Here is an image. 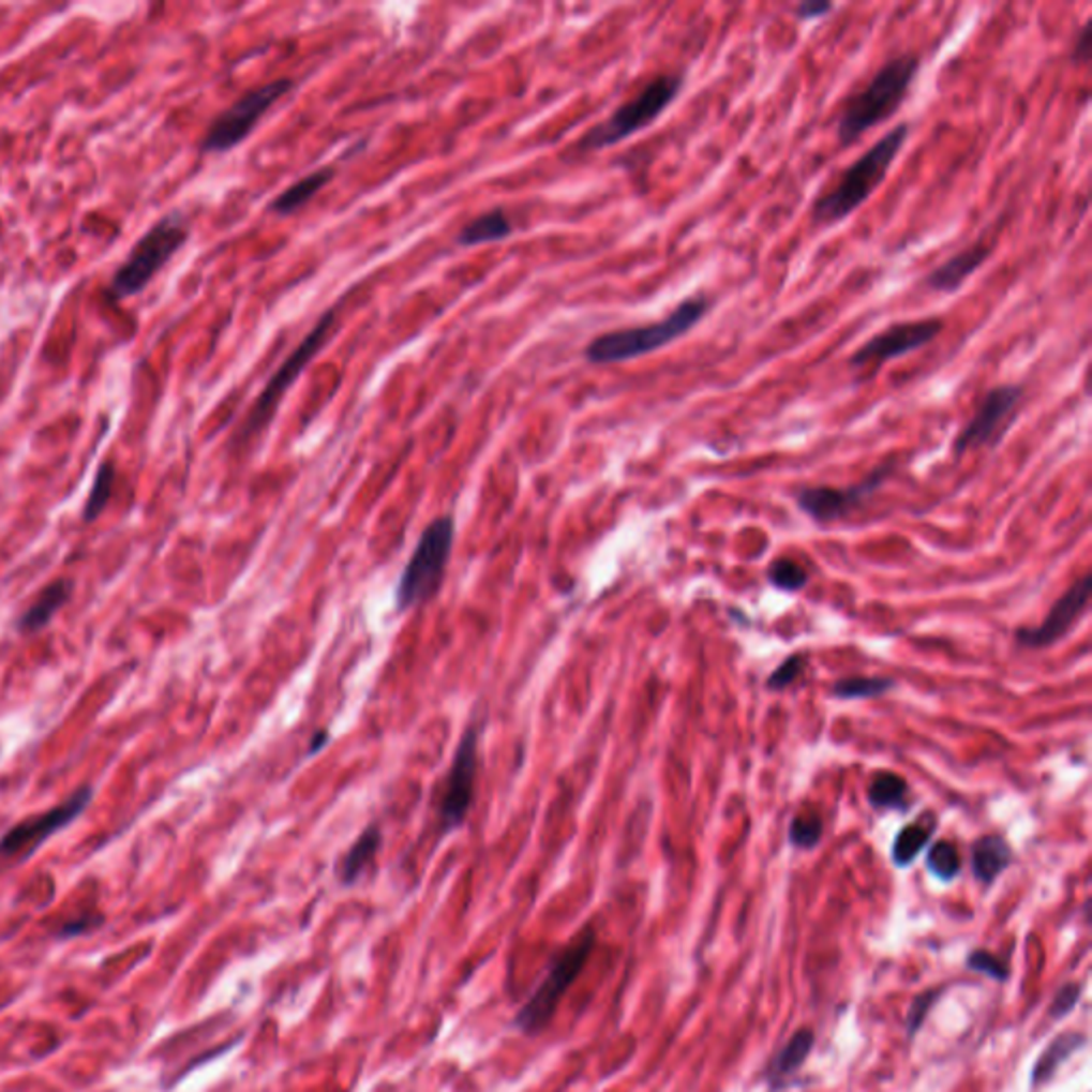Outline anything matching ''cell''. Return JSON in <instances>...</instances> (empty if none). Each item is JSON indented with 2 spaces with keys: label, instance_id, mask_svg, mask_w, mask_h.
<instances>
[{
  "label": "cell",
  "instance_id": "17",
  "mask_svg": "<svg viewBox=\"0 0 1092 1092\" xmlns=\"http://www.w3.org/2000/svg\"><path fill=\"white\" fill-rule=\"evenodd\" d=\"M335 174L338 171L331 165L310 171L308 176L293 182L284 193L273 197V201L269 204V212L275 216H290V214L299 212L312 197H316L335 178Z\"/></svg>",
  "mask_w": 1092,
  "mask_h": 1092
},
{
  "label": "cell",
  "instance_id": "26",
  "mask_svg": "<svg viewBox=\"0 0 1092 1092\" xmlns=\"http://www.w3.org/2000/svg\"><path fill=\"white\" fill-rule=\"evenodd\" d=\"M892 687H894V680H889V678L848 676L833 685V693L841 700H863V698L883 695Z\"/></svg>",
  "mask_w": 1092,
  "mask_h": 1092
},
{
  "label": "cell",
  "instance_id": "10",
  "mask_svg": "<svg viewBox=\"0 0 1092 1092\" xmlns=\"http://www.w3.org/2000/svg\"><path fill=\"white\" fill-rule=\"evenodd\" d=\"M1022 402H1024L1022 385L1005 383L988 389L979 400L973 417L954 439V454L960 457L969 450H979L999 444L1001 437L1009 432V428L1018 419Z\"/></svg>",
  "mask_w": 1092,
  "mask_h": 1092
},
{
  "label": "cell",
  "instance_id": "16",
  "mask_svg": "<svg viewBox=\"0 0 1092 1092\" xmlns=\"http://www.w3.org/2000/svg\"><path fill=\"white\" fill-rule=\"evenodd\" d=\"M990 252H992V248L988 241H977V243L962 248L960 252L952 254L947 260H943L939 267H934L924 278V282H922L924 288L939 293V295L958 293L964 286V282L986 265V260L990 258Z\"/></svg>",
  "mask_w": 1092,
  "mask_h": 1092
},
{
  "label": "cell",
  "instance_id": "35",
  "mask_svg": "<svg viewBox=\"0 0 1092 1092\" xmlns=\"http://www.w3.org/2000/svg\"><path fill=\"white\" fill-rule=\"evenodd\" d=\"M1092 51V34H1091V21H1087L1078 36H1076V45L1072 49V60L1078 62V64H1087L1091 60Z\"/></svg>",
  "mask_w": 1092,
  "mask_h": 1092
},
{
  "label": "cell",
  "instance_id": "21",
  "mask_svg": "<svg viewBox=\"0 0 1092 1092\" xmlns=\"http://www.w3.org/2000/svg\"><path fill=\"white\" fill-rule=\"evenodd\" d=\"M937 828V820L932 813H924L915 822L907 824L894 839L892 846V861L896 867H909L919 852L928 846Z\"/></svg>",
  "mask_w": 1092,
  "mask_h": 1092
},
{
  "label": "cell",
  "instance_id": "27",
  "mask_svg": "<svg viewBox=\"0 0 1092 1092\" xmlns=\"http://www.w3.org/2000/svg\"><path fill=\"white\" fill-rule=\"evenodd\" d=\"M114 480H116V467H114V463L105 461L99 467L96 476H94V482H92V489H90V495H88V502H86L84 519L88 523H92L103 512V508L107 506V502L111 497V491H114Z\"/></svg>",
  "mask_w": 1092,
  "mask_h": 1092
},
{
  "label": "cell",
  "instance_id": "15",
  "mask_svg": "<svg viewBox=\"0 0 1092 1092\" xmlns=\"http://www.w3.org/2000/svg\"><path fill=\"white\" fill-rule=\"evenodd\" d=\"M1092 577L1084 574L1069 592L1052 607L1048 617L1035 628H1020L1016 632V641L1029 649H1046L1059 643L1082 617L1091 598Z\"/></svg>",
  "mask_w": 1092,
  "mask_h": 1092
},
{
  "label": "cell",
  "instance_id": "32",
  "mask_svg": "<svg viewBox=\"0 0 1092 1092\" xmlns=\"http://www.w3.org/2000/svg\"><path fill=\"white\" fill-rule=\"evenodd\" d=\"M967 967L973 969V971H979L984 975H990L992 979H999V982H1005L1007 979V964L1003 960H999L997 956L984 952V949H977L973 954H969V960H967Z\"/></svg>",
  "mask_w": 1092,
  "mask_h": 1092
},
{
  "label": "cell",
  "instance_id": "1",
  "mask_svg": "<svg viewBox=\"0 0 1092 1092\" xmlns=\"http://www.w3.org/2000/svg\"><path fill=\"white\" fill-rule=\"evenodd\" d=\"M919 66L917 54H896L877 69L865 88L852 92L843 101L837 118V139L841 148L854 146L865 133L898 114L919 75Z\"/></svg>",
  "mask_w": 1092,
  "mask_h": 1092
},
{
  "label": "cell",
  "instance_id": "14",
  "mask_svg": "<svg viewBox=\"0 0 1092 1092\" xmlns=\"http://www.w3.org/2000/svg\"><path fill=\"white\" fill-rule=\"evenodd\" d=\"M90 798H92V790L88 786L79 788L62 805H58V807H54V809H49V811H45L41 816H32V818L15 824L0 839V856L11 858V856L24 854V852H32L47 837L56 835L58 831H62L64 826L75 822L86 811Z\"/></svg>",
  "mask_w": 1092,
  "mask_h": 1092
},
{
  "label": "cell",
  "instance_id": "11",
  "mask_svg": "<svg viewBox=\"0 0 1092 1092\" xmlns=\"http://www.w3.org/2000/svg\"><path fill=\"white\" fill-rule=\"evenodd\" d=\"M945 329L943 318H915L902 320L885 327L871 340H867L852 357L850 365L858 374H874L889 361L913 355L926 346H930L939 333Z\"/></svg>",
  "mask_w": 1092,
  "mask_h": 1092
},
{
  "label": "cell",
  "instance_id": "25",
  "mask_svg": "<svg viewBox=\"0 0 1092 1092\" xmlns=\"http://www.w3.org/2000/svg\"><path fill=\"white\" fill-rule=\"evenodd\" d=\"M869 803L874 809H907V781L896 773H877L869 786Z\"/></svg>",
  "mask_w": 1092,
  "mask_h": 1092
},
{
  "label": "cell",
  "instance_id": "28",
  "mask_svg": "<svg viewBox=\"0 0 1092 1092\" xmlns=\"http://www.w3.org/2000/svg\"><path fill=\"white\" fill-rule=\"evenodd\" d=\"M824 833V824L818 811H801L790 824V843L803 850H813Z\"/></svg>",
  "mask_w": 1092,
  "mask_h": 1092
},
{
  "label": "cell",
  "instance_id": "6",
  "mask_svg": "<svg viewBox=\"0 0 1092 1092\" xmlns=\"http://www.w3.org/2000/svg\"><path fill=\"white\" fill-rule=\"evenodd\" d=\"M335 318H338V312L335 310H327L314 323L310 333L299 342V346L271 374V378L267 380V385L263 387V391L254 400L250 413L245 415V421L241 423V428H239V432L235 436V444H245L252 437L260 436L267 430V425L271 423V419L278 413V406H280L282 398L299 380V376L312 363V359L325 348V344H327V340H329V335H331V331L335 327Z\"/></svg>",
  "mask_w": 1092,
  "mask_h": 1092
},
{
  "label": "cell",
  "instance_id": "22",
  "mask_svg": "<svg viewBox=\"0 0 1092 1092\" xmlns=\"http://www.w3.org/2000/svg\"><path fill=\"white\" fill-rule=\"evenodd\" d=\"M380 841H383V833L378 826H370L361 833V837L353 843V848L346 852V856L340 863L342 883L350 885L365 873V869L374 863V858L378 854Z\"/></svg>",
  "mask_w": 1092,
  "mask_h": 1092
},
{
  "label": "cell",
  "instance_id": "12",
  "mask_svg": "<svg viewBox=\"0 0 1092 1092\" xmlns=\"http://www.w3.org/2000/svg\"><path fill=\"white\" fill-rule=\"evenodd\" d=\"M478 779V730L467 725L452 756V764L439 790L437 818L442 831L463 826L476 796Z\"/></svg>",
  "mask_w": 1092,
  "mask_h": 1092
},
{
  "label": "cell",
  "instance_id": "2",
  "mask_svg": "<svg viewBox=\"0 0 1092 1092\" xmlns=\"http://www.w3.org/2000/svg\"><path fill=\"white\" fill-rule=\"evenodd\" d=\"M708 293H695L678 301L670 314L656 323L607 331L585 346V361L592 365H615L634 361L674 344L691 333L713 310Z\"/></svg>",
  "mask_w": 1092,
  "mask_h": 1092
},
{
  "label": "cell",
  "instance_id": "3",
  "mask_svg": "<svg viewBox=\"0 0 1092 1092\" xmlns=\"http://www.w3.org/2000/svg\"><path fill=\"white\" fill-rule=\"evenodd\" d=\"M911 126L907 122L896 124L892 131L881 135L873 146L856 159L839 180L811 206V222L816 226H835L858 212L887 178L896 163L902 146L909 139Z\"/></svg>",
  "mask_w": 1092,
  "mask_h": 1092
},
{
  "label": "cell",
  "instance_id": "31",
  "mask_svg": "<svg viewBox=\"0 0 1092 1092\" xmlns=\"http://www.w3.org/2000/svg\"><path fill=\"white\" fill-rule=\"evenodd\" d=\"M805 663H807V659L803 656L788 657V659H786L783 663H779V665L775 668V672L768 676L766 687H768L771 691H779V689L790 687V685H792V683H794V680L803 674Z\"/></svg>",
  "mask_w": 1092,
  "mask_h": 1092
},
{
  "label": "cell",
  "instance_id": "19",
  "mask_svg": "<svg viewBox=\"0 0 1092 1092\" xmlns=\"http://www.w3.org/2000/svg\"><path fill=\"white\" fill-rule=\"evenodd\" d=\"M1012 865V848L999 835H986L973 843L971 867L982 883H992Z\"/></svg>",
  "mask_w": 1092,
  "mask_h": 1092
},
{
  "label": "cell",
  "instance_id": "36",
  "mask_svg": "<svg viewBox=\"0 0 1092 1092\" xmlns=\"http://www.w3.org/2000/svg\"><path fill=\"white\" fill-rule=\"evenodd\" d=\"M835 9L833 2H822V0H809V2H801L796 9H794V15L803 21H809V19H818V17H826L831 11Z\"/></svg>",
  "mask_w": 1092,
  "mask_h": 1092
},
{
  "label": "cell",
  "instance_id": "8",
  "mask_svg": "<svg viewBox=\"0 0 1092 1092\" xmlns=\"http://www.w3.org/2000/svg\"><path fill=\"white\" fill-rule=\"evenodd\" d=\"M594 945H596V932H594V928L587 926L555 958L553 967L549 969V975L542 979V984L536 988V992L529 997V1001L517 1014L514 1022L523 1033L536 1035L549 1027V1022L553 1020L568 988L579 979L583 967L587 964V960L594 952Z\"/></svg>",
  "mask_w": 1092,
  "mask_h": 1092
},
{
  "label": "cell",
  "instance_id": "30",
  "mask_svg": "<svg viewBox=\"0 0 1092 1092\" xmlns=\"http://www.w3.org/2000/svg\"><path fill=\"white\" fill-rule=\"evenodd\" d=\"M926 865H928L930 873L934 874L937 879L952 881L956 874L960 873V865L962 863H960L958 850L949 841H939V843H934L930 848Z\"/></svg>",
  "mask_w": 1092,
  "mask_h": 1092
},
{
  "label": "cell",
  "instance_id": "13",
  "mask_svg": "<svg viewBox=\"0 0 1092 1092\" xmlns=\"http://www.w3.org/2000/svg\"><path fill=\"white\" fill-rule=\"evenodd\" d=\"M894 472V461H885L873 472L861 480L858 484H852L848 489L837 487H805L796 495L798 508L809 514L818 523H831L837 519H843L854 508H858L863 502H867L879 487L887 480V476Z\"/></svg>",
  "mask_w": 1092,
  "mask_h": 1092
},
{
  "label": "cell",
  "instance_id": "5",
  "mask_svg": "<svg viewBox=\"0 0 1092 1092\" xmlns=\"http://www.w3.org/2000/svg\"><path fill=\"white\" fill-rule=\"evenodd\" d=\"M191 235L189 222L180 212L159 220L129 252L126 260L114 273L107 295L116 301L139 295L159 271L186 245Z\"/></svg>",
  "mask_w": 1092,
  "mask_h": 1092
},
{
  "label": "cell",
  "instance_id": "34",
  "mask_svg": "<svg viewBox=\"0 0 1092 1092\" xmlns=\"http://www.w3.org/2000/svg\"><path fill=\"white\" fill-rule=\"evenodd\" d=\"M1082 994V986L1080 984H1067L1059 990V994L1054 997L1052 1005H1050V1016L1052 1018H1065L1078 1003Z\"/></svg>",
  "mask_w": 1092,
  "mask_h": 1092
},
{
  "label": "cell",
  "instance_id": "9",
  "mask_svg": "<svg viewBox=\"0 0 1092 1092\" xmlns=\"http://www.w3.org/2000/svg\"><path fill=\"white\" fill-rule=\"evenodd\" d=\"M295 88V81L288 77H280L273 81H267L258 88L248 90L243 96H239L233 105H228L222 114L214 118L210 129L204 135L201 152L204 154H224L239 144H243L252 131L258 126L260 118L290 90Z\"/></svg>",
  "mask_w": 1092,
  "mask_h": 1092
},
{
  "label": "cell",
  "instance_id": "4",
  "mask_svg": "<svg viewBox=\"0 0 1092 1092\" xmlns=\"http://www.w3.org/2000/svg\"><path fill=\"white\" fill-rule=\"evenodd\" d=\"M685 88V71H670L652 77L632 99L622 103L607 120L592 126L577 144L579 152H600L649 129L678 99Z\"/></svg>",
  "mask_w": 1092,
  "mask_h": 1092
},
{
  "label": "cell",
  "instance_id": "24",
  "mask_svg": "<svg viewBox=\"0 0 1092 1092\" xmlns=\"http://www.w3.org/2000/svg\"><path fill=\"white\" fill-rule=\"evenodd\" d=\"M1084 1042H1087V1037H1084V1035H1080V1033H1065V1035L1057 1037V1039L1048 1046V1050L1039 1057V1061H1037V1065H1035V1069H1033V1084H1044V1082H1048V1080L1057 1074V1069H1059V1067H1061V1065H1063V1063H1065V1061H1067V1059H1069L1076 1050H1080V1048L1084 1046Z\"/></svg>",
  "mask_w": 1092,
  "mask_h": 1092
},
{
  "label": "cell",
  "instance_id": "7",
  "mask_svg": "<svg viewBox=\"0 0 1092 1092\" xmlns=\"http://www.w3.org/2000/svg\"><path fill=\"white\" fill-rule=\"evenodd\" d=\"M452 542H454V519L450 514H444L428 525L398 583L395 592L398 611L423 607L437 596L450 562Z\"/></svg>",
  "mask_w": 1092,
  "mask_h": 1092
},
{
  "label": "cell",
  "instance_id": "29",
  "mask_svg": "<svg viewBox=\"0 0 1092 1092\" xmlns=\"http://www.w3.org/2000/svg\"><path fill=\"white\" fill-rule=\"evenodd\" d=\"M766 574H768V581H771L775 587L783 589V592H798V589H803V587L807 585V581H809L807 570H805L801 564H796L794 559H788V557H781V559L773 562V564L768 566V572H766Z\"/></svg>",
  "mask_w": 1092,
  "mask_h": 1092
},
{
  "label": "cell",
  "instance_id": "37",
  "mask_svg": "<svg viewBox=\"0 0 1092 1092\" xmlns=\"http://www.w3.org/2000/svg\"><path fill=\"white\" fill-rule=\"evenodd\" d=\"M327 741H329V732H327V730H320L318 734H314V738H312V745H310V753H314V751H320V749L325 747V743H327Z\"/></svg>",
  "mask_w": 1092,
  "mask_h": 1092
},
{
  "label": "cell",
  "instance_id": "33",
  "mask_svg": "<svg viewBox=\"0 0 1092 1092\" xmlns=\"http://www.w3.org/2000/svg\"><path fill=\"white\" fill-rule=\"evenodd\" d=\"M939 994H941V990H928V992H922L913 1001V1005H911V1009L907 1014V1033H909V1037H913L917 1033V1029L922 1027L924 1018L928 1016V1012H930L932 1003L939 999Z\"/></svg>",
  "mask_w": 1092,
  "mask_h": 1092
},
{
  "label": "cell",
  "instance_id": "20",
  "mask_svg": "<svg viewBox=\"0 0 1092 1092\" xmlns=\"http://www.w3.org/2000/svg\"><path fill=\"white\" fill-rule=\"evenodd\" d=\"M71 598V583L69 581H54L49 583L32 602V607L24 613L19 619L21 632H39L43 630L51 617L64 607V602Z\"/></svg>",
  "mask_w": 1092,
  "mask_h": 1092
},
{
  "label": "cell",
  "instance_id": "18",
  "mask_svg": "<svg viewBox=\"0 0 1092 1092\" xmlns=\"http://www.w3.org/2000/svg\"><path fill=\"white\" fill-rule=\"evenodd\" d=\"M514 233V224L506 210L493 208L489 212H482L480 216L469 220L454 237L457 245L461 248H476L482 243H495L504 241Z\"/></svg>",
  "mask_w": 1092,
  "mask_h": 1092
},
{
  "label": "cell",
  "instance_id": "23",
  "mask_svg": "<svg viewBox=\"0 0 1092 1092\" xmlns=\"http://www.w3.org/2000/svg\"><path fill=\"white\" fill-rule=\"evenodd\" d=\"M813 1044H816V1035H813L811 1029L798 1031L783 1046V1050L775 1057V1061L771 1065V1072H768L771 1082L773 1084H781L786 1078H790L794 1072H798L803 1067V1063L807 1061V1057L811 1054Z\"/></svg>",
  "mask_w": 1092,
  "mask_h": 1092
}]
</instances>
